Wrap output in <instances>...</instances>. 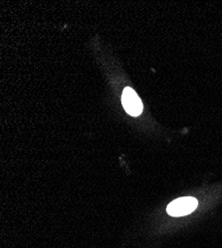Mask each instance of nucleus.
Listing matches in <instances>:
<instances>
[{
    "mask_svg": "<svg viewBox=\"0 0 222 248\" xmlns=\"http://www.w3.org/2000/svg\"><path fill=\"white\" fill-rule=\"evenodd\" d=\"M122 103L126 111L133 116H138L143 111V103L132 88H126L122 94Z\"/></svg>",
    "mask_w": 222,
    "mask_h": 248,
    "instance_id": "obj_2",
    "label": "nucleus"
},
{
    "mask_svg": "<svg viewBox=\"0 0 222 248\" xmlns=\"http://www.w3.org/2000/svg\"><path fill=\"white\" fill-rule=\"evenodd\" d=\"M198 202L191 197L179 198L171 202L167 208V212L170 216L177 217L188 216L197 208Z\"/></svg>",
    "mask_w": 222,
    "mask_h": 248,
    "instance_id": "obj_1",
    "label": "nucleus"
}]
</instances>
